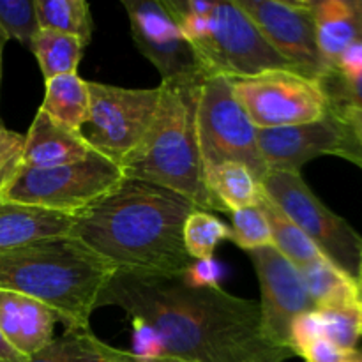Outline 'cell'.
Masks as SVG:
<instances>
[{
    "mask_svg": "<svg viewBox=\"0 0 362 362\" xmlns=\"http://www.w3.org/2000/svg\"><path fill=\"white\" fill-rule=\"evenodd\" d=\"M83 48L80 39L62 32L39 28L32 41L30 52L37 59L41 73L46 80L64 76V74H76Z\"/></svg>",
    "mask_w": 362,
    "mask_h": 362,
    "instance_id": "obj_23",
    "label": "cell"
},
{
    "mask_svg": "<svg viewBox=\"0 0 362 362\" xmlns=\"http://www.w3.org/2000/svg\"><path fill=\"white\" fill-rule=\"evenodd\" d=\"M110 362H189V361L177 359V357H168V356L140 357V356H134L133 352H124V350L115 349V352H113L112 356V361Z\"/></svg>",
    "mask_w": 362,
    "mask_h": 362,
    "instance_id": "obj_37",
    "label": "cell"
},
{
    "mask_svg": "<svg viewBox=\"0 0 362 362\" xmlns=\"http://www.w3.org/2000/svg\"><path fill=\"white\" fill-rule=\"evenodd\" d=\"M7 39L4 37V34L0 32V76H2V48H4V42H6Z\"/></svg>",
    "mask_w": 362,
    "mask_h": 362,
    "instance_id": "obj_41",
    "label": "cell"
},
{
    "mask_svg": "<svg viewBox=\"0 0 362 362\" xmlns=\"http://www.w3.org/2000/svg\"><path fill=\"white\" fill-rule=\"evenodd\" d=\"M334 69L343 78H346V80H354V78L362 76V41L354 42L352 46H349L341 53V57L336 62Z\"/></svg>",
    "mask_w": 362,
    "mask_h": 362,
    "instance_id": "obj_35",
    "label": "cell"
},
{
    "mask_svg": "<svg viewBox=\"0 0 362 362\" xmlns=\"http://www.w3.org/2000/svg\"><path fill=\"white\" fill-rule=\"evenodd\" d=\"M115 269L69 237L0 251V292L48 306L66 329H90L98 297Z\"/></svg>",
    "mask_w": 362,
    "mask_h": 362,
    "instance_id": "obj_3",
    "label": "cell"
},
{
    "mask_svg": "<svg viewBox=\"0 0 362 362\" xmlns=\"http://www.w3.org/2000/svg\"><path fill=\"white\" fill-rule=\"evenodd\" d=\"M357 285H359V297L362 304V265H361V274H359V279H357Z\"/></svg>",
    "mask_w": 362,
    "mask_h": 362,
    "instance_id": "obj_42",
    "label": "cell"
},
{
    "mask_svg": "<svg viewBox=\"0 0 362 362\" xmlns=\"http://www.w3.org/2000/svg\"><path fill=\"white\" fill-rule=\"evenodd\" d=\"M194 211L197 207L175 191L122 179L74 216L69 239L115 271L180 274L193 264L184 246V223Z\"/></svg>",
    "mask_w": 362,
    "mask_h": 362,
    "instance_id": "obj_2",
    "label": "cell"
},
{
    "mask_svg": "<svg viewBox=\"0 0 362 362\" xmlns=\"http://www.w3.org/2000/svg\"><path fill=\"white\" fill-rule=\"evenodd\" d=\"M25 134L0 126V194L23 166Z\"/></svg>",
    "mask_w": 362,
    "mask_h": 362,
    "instance_id": "obj_30",
    "label": "cell"
},
{
    "mask_svg": "<svg viewBox=\"0 0 362 362\" xmlns=\"http://www.w3.org/2000/svg\"><path fill=\"white\" fill-rule=\"evenodd\" d=\"M131 35L165 83H197L209 76L193 46L180 34L159 0H124Z\"/></svg>",
    "mask_w": 362,
    "mask_h": 362,
    "instance_id": "obj_13",
    "label": "cell"
},
{
    "mask_svg": "<svg viewBox=\"0 0 362 362\" xmlns=\"http://www.w3.org/2000/svg\"><path fill=\"white\" fill-rule=\"evenodd\" d=\"M113 352L115 346L106 345L90 329H66L27 362H110Z\"/></svg>",
    "mask_w": 362,
    "mask_h": 362,
    "instance_id": "obj_21",
    "label": "cell"
},
{
    "mask_svg": "<svg viewBox=\"0 0 362 362\" xmlns=\"http://www.w3.org/2000/svg\"><path fill=\"white\" fill-rule=\"evenodd\" d=\"M299 272L317 310L361 304L359 285L356 279L345 274L325 257L304 265Z\"/></svg>",
    "mask_w": 362,
    "mask_h": 362,
    "instance_id": "obj_19",
    "label": "cell"
},
{
    "mask_svg": "<svg viewBox=\"0 0 362 362\" xmlns=\"http://www.w3.org/2000/svg\"><path fill=\"white\" fill-rule=\"evenodd\" d=\"M184 276L193 286L216 288V286H219L218 281L221 271H219V265L216 264L214 258L212 260H194L184 272Z\"/></svg>",
    "mask_w": 362,
    "mask_h": 362,
    "instance_id": "obj_34",
    "label": "cell"
},
{
    "mask_svg": "<svg viewBox=\"0 0 362 362\" xmlns=\"http://www.w3.org/2000/svg\"><path fill=\"white\" fill-rule=\"evenodd\" d=\"M318 338H325L324 320H322V315L318 310L299 315L292 322V327H290V349L293 350L296 356H299L304 346H308L311 341Z\"/></svg>",
    "mask_w": 362,
    "mask_h": 362,
    "instance_id": "obj_32",
    "label": "cell"
},
{
    "mask_svg": "<svg viewBox=\"0 0 362 362\" xmlns=\"http://www.w3.org/2000/svg\"><path fill=\"white\" fill-rule=\"evenodd\" d=\"M158 88H124L88 81V117L81 136L92 151L120 165L144 140L159 105Z\"/></svg>",
    "mask_w": 362,
    "mask_h": 362,
    "instance_id": "obj_8",
    "label": "cell"
},
{
    "mask_svg": "<svg viewBox=\"0 0 362 362\" xmlns=\"http://www.w3.org/2000/svg\"><path fill=\"white\" fill-rule=\"evenodd\" d=\"M233 94L257 129L300 126L320 120L329 101L317 81L290 69L230 78Z\"/></svg>",
    "mask_w": 362,
    "mask_h": 362,
    "instance_id": "obj_10",
    "label": "cell"
},
{
    "mask_svg": "<svg viewBox=\"0 0 362 362\" xmlns=\"http://www.w3.org/2000/svg\"><path fill=\"white\" fill-rule=\"evenodd\" d=\"M257 140L267 172H300L320 156L343 158L362 170V151L356 136L331 108L315 122L257 129Z\"/></svg>",
    "mask_w": 362,
    "mask_h": 362,
    "instance_id": "obj_12",
    "label": "cell"
},
{
    "mask_svg": "<svg viewBox=\"0 0 362 362\" xmlns=\"http://www.w3.org/2000/svg\"><path fill=\"white\" fill-rule=\"evenodd\" d=\"M73 216L0 200V251L45 239L69 237Z\"/></svg>",
    "mask_w": 362,
    "mask_h": 362,
    "instance_id": "obj_16",
    "label": "cell"
},
{
    "mask_svg": "<svg viewBox=\"0 0 362 362\" xmlns=\"http://www.w3.org/2000/svg\"><path fill=\"white\" fill-rule=\"evenodd\" d=\"M94 154L81 133L55 122L41 108L25 134L23 168H57L73 165Z\"/></svg>",
    "mask_w": 362,
    "mask_h": 362,
    "instance_id": "obj_15",
    "label": "cell"
},
{
    "mask_svg": "<svg viewBox=\"0 0 362 362\" xmlns=\"http://www.w3.org/2000/svg\"><path fill=\"white\" fill-rule=\"evenodd\" d=\"M88 106L90 95L87 80L78 74H64L46 80L45 101L39 108L48 113L55 122L80 133L88 117Z\"/></svg>",
    "mask_w": 362,
    "mask_h": 362,
    "instance_id": "obj_20",
    "label": "cell"
},
{
    "mask_svg": "<svg viewBox=\"0 0 362 362\" xmlns=\"http://www.w3.org/2000/svg\"><path fill=\"white\" fill-rule=\"evenodd\" d=\"M324 320V336L338 349L354 352L362 338V304L352 306L320 308Z\"/></svg>",
    "mask_w": 362,
    "mask_h": 362,
    "instance_id": "obj_27",
    "label": "cell"
},
{
    "mask_svg": "<svg viewBox=\"0 0 362 362\" xmlns=\"http://www.w3.org/2000/svg\"><path fill=\"white\" fill-rule=\"evenodd\" d=\"M315 34L320 55L331 67L354 42L362 41V25L352 0H322L311 2Z\"/></svg>",
    "mask_w": 362,
    "mask_h": 362,
    "instance_id": "obj_17",
    "label": "cell"
},
{
    "mask_svg": "<svg viewBox=\"0 0 362 362\" xmlns=\"http://www.w3.org/2000/svg\"><path fill=\"white\" fill-rule=\"evenodd\" d=\"M329 108L349 126V129L352 131V134L356 136L357 144H359L362 151V108L343 105H329Z\"/></svg>",
    "mask_w": 362,
    "mask_h": 362,
    "instance_id": "obj_36",
    "label": "cell"
},
{
    "mask_svg": "<svg viewBox=\"0 0 362 362\" xmlns=\"http://www.w3.org/2000/svg\"><path fill=\"white\" fill-rule=\"evenodd\" d=\"M260 283L262 331L276 346L290 349V327L299 315L317 310L299 269L274 246L247 251ZM293 352V350H292Z\"/></svg>",
    "mask_w": 362,
    "mask_h": 362,
    "instance_id": "obj_14",
    "label": "cell"
},
{
    "mask_svg": "<svg viewBox=\"0 0 362 362\" xmlns=\"http://www.w3.org/2000/svg\"><path fill=\"white\" fill-rule=\"evenodd\" d=\"M59 322L57 315L39 300L18 296V345L25 357L34 356L53 341V329Z\"/></svg>",
    "mask_w": 362,
    "mask_h": 362,
    "instance_id": "obj_25",
    "label": "cell"
},
{
    "mask_svg": "<svg viewBox=\"0 0 362 362\" xmlns=\"http://www.w3.org/2000/svg\"><path fill=\"white\" fill-rule=\"evenodd\" d=\"M262 189L331 264L356 281L359 279L362 237L313 193L300 172H267Z\"/></svg>",
    "mask_w": 362,
    "mask_h": 362,
    "instance_id": "obj_7",
    "label": "cell"
},
{
    "mask_svg": "<svg viewBox=\"0 0 362 362\" xmlns=\"http://www.w3.org/2000/svg\"><path fill=\"white\" fill-rule=\"evenodd\" d=\"M28 357L21 356L18 350H14L9 343L6 341L2 334H0V362H27Z\"/></svg>",
    "mask_w": 362,
    "mask_h": 362,
    "instance_id": "obj_38",
    "label": "cell"
},
{
    "mask_svg": "<svg viewBox=\"0 0 362 362\" xmlns=\"http://www.w3.org/2000/svg\"><path fill=\"white\" fill-rule=\"evenodd\" d=\"M350 354L352 352H345V350L338 349L327 338H318L308 346H304L299 356L304 357L306 362H346Z\"/></svg>",
    "mask_w": 362,
    "mask_h": 362,
    "instance_id": "obj_33",
    "label": "cell"
},
{
    "mask_svg": "<svg viewBox=\"0 0 362 362\" xmlns=\"http://www.w3.org/2000/svg\"><path fill=\"white\" fill-rule=\"evenodd\" d=\"M320 88L324 90L329 105H343L362 108V76L346 80L332 67L320 81Z\"/></svg>",
    "mask_w": 362,
    "mask_h": 362,
    "instance_id": "obj_31",
    "label": "cell"
},
{
    "mask_svg": "<svg viewBox=\"0 0 362 362\" xmlns=\"http://www.w3.org/2000/svg\"><path fill=\"white\" fill-rule=\"evenodd\" d=\"M205 187L211 198L212 211L232 212L255 207L264 197L262 182L247 166L226 161L204 170Z\"/></svg>",
    "mask_w": 362,
    "mask_h": 362,
    "instance_id": "obj_18",
    "label": "cell"
},
{
    "mask_svg": "<svg viewBox=\"0 0 362 362\" xmlns=\"http://www.w3.org/2000/svg\"><path fill=\"white\" fill-rule=\"evenodd\" d=\"M120 308L158 338L161 356L189 362H285L296 354L262 331L260 304L221 286H193L180 274L115 271L95 310Z\"/></svg>",
    "mask_w": 362,
    "mask_h": 362,
    "instance_id": "obj_1",
    "label": "cell"
},
{
    "mask_svg": "<svg viewBox=\"0 0 362 362\" xmlns=\"http://www.w3.org/2000/svg\"><path fill=\"white\" fill-rule=\"evenodd\" d=\"M235 4L296 73L318 83L332 69L318 49L311 2L235 0Z\"/></svg>",
    "mask_w": 362,
    "mask_h": 362,
    "instance_id": "obj_11",
    "label": "cell"
},
{
    "mask_svg": "<svg viewBox=\"0 0 362 362\" xmlns=\"http://www.w3.org/2000/svg\"><path fill=\"white\" fill-rule=\"evenodd\" d=\"M194 124L204 170L233 161L247 166L258 180L267 168L257 140V127L233 94L232 81L223 74H209L197 92Z\"/></svg>",
    "mask_w": 362,
    "mask_h": 362,
    "instance_id": "obj_6",
    "label": "cell"
},
{
    "mask_svg": "<svg viewBox=\"0 0 362 362\" xmlns=\"http://www.w3.org/2000/svg\"><path fill=\"white\" fill-rule=\"evenodd\" d=\"M352 4H354V9H356L357 16H359L361 25H362V0H352Z\"/></svg>",
    "mask_w": 362,
    "mask_h": 362,
    "instance_id": "obj_40",
    "label": "cell"
},
{
    "mask_svg": "<svg viewBox=\"0 0 362 362\" xmlns=\"http://www.w3.org/2000/svg\"><path fill=\"white\" fill-rule=\"evenodd\" d=\"M232 240L228 225L205 211H194L184 223V246L191 260H212L216 247Z\"/></svg>",
    "mask_w": 362,
    "mask_h": 362,
    "instance_id": "obj_26",
    "label": "cell"
},
{
    "mask_svg": "<svg viewBox=\"0 0 362 362\" xmlns=\"http://www.w3.org/2000/svg\"><path fill=\"white\" fill-rule=\"evenodd\" d=\"M39 28L62 32L80 39L83 46L92 41L94 20L83 0H34Z\"/></svg>",
    "mask_w": 362,
    "mask_h": 362,
    "instance_id": "obj_24",
    "label": "cell"
},
{
    "mask_svg": "<svg viewBox=\"0 0 362 362\" xmlns=\"http://www.w3.org/2000/svg\"><path fill=\"white\" fill-rule=\"evenodd\" d=\"M260 211L267 218L269 228L272 233V246L283 255L288 262H292L297 269L318 260L324 255L318 251V247L304 235L303 230L281 211L276 207L267 197H262L258 204Z\"/></svg>",
    "mask_w": 362,
    "mask_h": 362,
    "instance_id": "obj_22",
    "label": "cell"
},
{
    "mask_svg": "<svg viewBox=\"0 0 362 362\" xmlns=\"http://www.w3.org/2000/svg\"><path fill=\"white\" fill-rule=\"evenodd\" d=\"M346 362H362V349L354 350V352L350 354L349 361H346Z\"/></svg>",
    "mask_w": 362,
    "mask_h": 362,
    "instance_id": "obj_39",
    "label": "cell"
},
{
    "mask_svg": "<svg viewBox=\"0 0 362 362\" xmlns=\"http://www.w3.org/2000/svg\"><path fill=\"white\" fill-rule=\"evenodd\" d=\"M191 46L209 74L250 78L272 69L293 71L235 2H216L207 34Z\"/></svg>",
    "mask_w": 362,
    "mask_h": 362,
    "instance_id": "obj_9",
    "label": "cell"
},
{
    "mask_svg": "<svg viewBox=\"0 0 362 362\" xmlns=\"http://www.w3.org/2000/svg\"><path fill=\"white\" fill-rule=\"evenodd\" d=\"M202 81H161L159 105L151 127L119 166L124 179L144 180L175 191L198 211L211 212L194 124L197 92Z\"/></svg>",
    "mask_w": 362,
    "mask_h": 362,
    "instance_id": "obj_4",
    "label": "cell"
},
{
    "mask_svg": "<svg viewBox=\"0 0 362 362\" xmlns=\"http://www.w3.org/2000/svg\"><path fill=\"white\" fill-rule=\"evenodd\" d=\"M230 218H232V226H230L232 243H235L240 250L251 251L257 247L272 246V233L267 218L258 205L232 212Z\"/></svg>",
    "mask_w": 362,
    "mask_h": 362,
    "instance_id": "obj_29",
    "label": "cell"
},
{
    "mask_svg": "<svg viewBox=\"0 0 362 362\" xmlns=\"http://www.w3.org/2000/svg\"><path fill=\"white\" fill-rule=\"evenodd\" d=\"M0 32L30 49L39 32L34 0H0Z\"/></svg>",
    "mask_w": 362,
    "mask_h": 362,
    "instance_id": "obj_28",
    "label": "cell"
},
{
    "mask_svg": "<svg viewBox=\"0 0 362 362\" xmlns=\"http://www.w3.org/2000/svg\"><path fill=\"white\" fill-rule=\"evenodd\" d=\"M124 179L117 163L94 154L57 168H23L0 194V200L78 216Z\"/></svg>",
    "mask_w": 362,
    "mask_h": 362,
    "instance_id": "obj_5",
    "label": "cell"
}]
</instances>
